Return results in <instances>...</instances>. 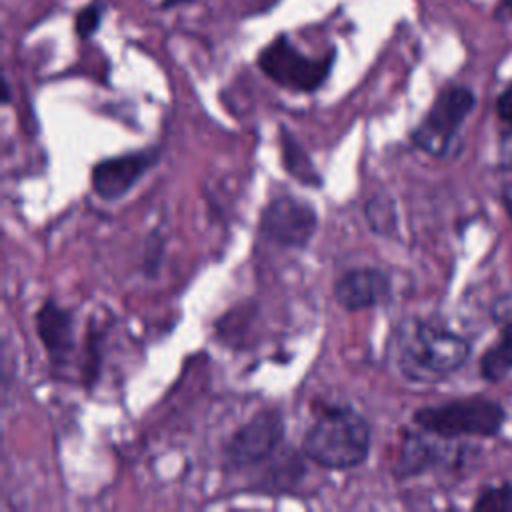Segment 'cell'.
Listing matches in <instances>:
<instances>
[{
    "label": "cell",
    "instance_id": "3957f363",
    "mask_svg": "<svg viewBox=\"0 0 512 512\" xmlns=\"http://www.w3.org/2000/svg\"><path fill=\"white\" fill-rule=\"evenodd\" d=\"M504 420V408L498 402L482 396L422 406L412 416V422L420 430L446 440L462 436H496Z\"/></svg>",
    "mask_w": 512,
    "mask_h": 512
},
{
    "label": "cell",
    "instance_id": "ac0fdd59",
    "mask_svg": "<svg viewBox=\"0 0 512 512\" xmlns=\"http://www.w3.org/2000/svg\"><path fill=\"white\" fill-rule=\"evenodd\" d=\"M504 204H506V210L510 212V216H512V180L506 184V188H504Z\"/></svg>",
    "mask_w": 512,
    "mask_h": 512
},
{
    "label": "cell",
    "instance_id": "8992f818",
    "mask_svg": "<svg viewBox=\"0 0 512 512\" xmlns=\"http://www.w3.org/2000/svg\"><path fill=\"white\" fill-rule=\"evenodd\" d=\"M318 228L312 204L294 196H276L260 216V232L282 248H304Z\"/></svg>",
    "mask_w": 512,
    "mask_h": 512
},
{
    "label": "cell",
    "instance_id": "5bb4252c",
    "mask_svg": "<svg viewBox=\"0 0 512 512\" xmlns=\"http://www.w3.org/2000/svg\"><path fill=\"white\" fill-rule=\"evenodd\" d=\"M364 216L374 234L390 236L392 232H396V206L388 194L380 192L370 196L368 202L364 204Z\"/></svg>",
    "mask_w": 512,
    "mask_h": 512
},
{
    "label": "cell",
    "instance_id": "2e32d148",
    "mask_svg": "<svg viewBox=\"0 0 512 512\" xmlns=\"http://www.w3.org/2000/svg\"><path fill=\"white\" fill-rule=\"evenodd\" d=\"M106 14V4L100 2V0H94L90 4H86L78 14H76V20H74V28H76V34L86 40L90 38L102 24V18Z\"/></svg>",
    "mask_w": 512,
    "mask_h": 512
},
{
    "label": "cell",
    "instance_id": "4fadbf2b",
    "mask_svg": "<svg viewBox=\"0 0 512 512\" xmlns=\"http://www.w3.org/2000/svg\"><path fill=\"white\" fill-rule=\"evenodd\" d=\"M280 152H282V164L284 168L302 184L306 186H320L322 176L316 170L314 162L306 154V150L300 146V142L286 130H282L280 136Z\"/></svg>",
    "mask_w": 512,
    "mask_h": 512
},
{
    "label": "cell",
    "instance_id": "52a82bcc",
    "mask_svg": "<svg viewBox=\"0 0 512 512\" xmlns=\"http://www.w3.org/2000/svg\"><path fill=\"white\" fill-rule=\"evenodd\" d=\"M284 418L278 410H262L242 424L226 444L230 464L250 466L268 458L282 442Z\"/></svg>",
    "mask_w": 512,
    "mask_h": 512
},
{
    "label": "cell",
    "instance_id": "8fae6325",
    "mask_svg": "<svg viewBox=\"0 0 512 512\" xmlns=\"http://www.w3.org/2000/svg\"><path fill=\"white\" fill-rule=\"evenodd\" d=\"M446 460V450L442 444L432 440L430 432H410L404 436L400 446V456L396 464V474L400 478L418 476Z\"/></svg>",
    "mask_w": 512,
    "mask_h": 512
},
{
    "label": "cell",
    "instance_id": "7a4b0ae2",
    "mask_svg": "<svg viewBox=\"0 0 512 512\" xmlns=\"http://www.w3.org/2000/svg\"><path fill=\"white\" fill-rule=\"evenodd\" d=\"M302 450L330 470L360 466L370 452V426L352 406H324L304 434Z\"/></svg>",
    "mask_w": 512,
    "mask_h": 512
},
{
    "label": "cell",
    "instance_id": "7c38bea8",
    "mask_svg": "<svg viewBox=\"0 0 512 512\" xmlns=\"http://www.w3.org/2000/svg\"><path fill=\"white\" fill-rule=\"evenodd\" d=\"M510 372H512V320L504 324L498 340L480 358V374L488 382H500Z\"/></svg>",
    "mask_w": 512,
    "mask_h": 512
},
{
    "label": "cell",
    "instance_id": "44dd1931",
    "mask_svg": "<svg viewBox=\"0 0 512 512\" xmlns=\"http://www.w3.org/2000/svg\"><path fill=\"white\" fill-rule=\"evenodd\" d=\"M504 8L508 14H512V0H504Z\"/></svg>",
    "mask_w": 512,
    "mask_h": 512
},
{
    "label": "cell",
    "instance_id": "9a60e30c",
    "mask_svg": "<svg viewBox=\"0 0 512 512\" xmlns=\"http://www.w3.org/2000/svg\"><path fill=\"white\" fill-rule=\"evenodd\" d=\"M472 508L478 512H512V484L502 482L482 488Z\"/></svg>",
    "mask_w": 512,
    "mask_h": 512
},
{
    "label": "cell",
    "instance_id": "e0dca14e",
    "mask_svg": "<svg viewBox=\"0 0 512 512\" xmlns=\"http://www.w3.org/2000/svg\"><path fill=\"white\" fill-rule=\"evenodd\" d=\"M496 114L502 122L512 124V84L500 92L496 100Z\"/></svg>",
    "mask_w": 512,
    "mask_h": 512
},
{
    "label": "cell",
    "instance_id": "5b68a950",
    "mask_svg": "<svg viewBox=\"0 0 512 512\" xmlns=\"http://www.w3.org/2000/svg\"><path fill=\"white\" fill-rule=\"evenodd\" d=\"M334 64V50L326 56L314 58L294 46V42L280 34L258 54V68L278 86L292 92H314L330 76Z\"/></svg>",
    "mask_w": 512,
    "mask_h": 512
},
{
    "label": "cell",
    "instance_id": "277c9868",
    "mask_svg": "<svg viewBox=\"0 0 512 512\" xmlns=\"http://www.w3.org/2000/svg\"><path fill=\"white\" fill-rule=\"evenodd\" d=\"M474 106L476 96L468 86H446L412 130L414 146L434 158L456 154V136Z\"/></svg>",
    "mask_w": 512,
    "mask_h": 512
},
{
    "label": "cell",
    "instance_id": "d6986e66",
    "mask_svg": "<svg viewBox=\"0 0 512 512\" xmlns=\"http://www.w3.org/2000/svg\"><path fill=\"white\" fill-rule=\"evenodd\" d=\"M194 0H162L164 8H172V6H180V4H190Z\"/></svg>",
    "mask_w": 512,
    "mask_h": 512
},
{
    "label": "cell",
    "instance_id": "ba28073f",
    "mask_svg": "<svg viewBox=\"0 0 512 512\" xmlns=\"http://www.w3.org/2000/svg\"><path fill=\"white\" fill-rule=\"evenodd\" d=\"M158 162V150H138L112 158H104L94 164L90 174L92 190L98 198L112 202L128 194L136 182Z\"/></svg>",
    "mask_w": 512,
    "mask_h": 512
},
{
    "label": "cell",
    "instance_id": "9c48e42d",
    "mask_svg": "<svg viewBox=\"0 0 512 512\" xmlns=\"http://www.w3.org/2000/svg\"><path fill=\"white\" fill-rule=\"evenodd\" d=\"M390 276L380 268H352L344 272L334 284L336 302L348 310L358 312L378 306L390 298Z\"/></svg>",
    "mask_w": 512,
    "mask_h": 512
},
{
    "label": "cell",
    "instance_id": "ffe728a7",
    "mask_svg": "<svg viewBox=\"0 0 512 512\" xmlns=\"http://www.w3.org/2000/svg\"><path fill=\"white\" fill-rule=\"evenodd\" d=\"M2 100H4V104L10 102V86H8L6 80H4V98H2Z\"/></svg>",
    "mask_w": 512,
    "mask_h": 512
},
{
    "label": "cell",
    "instance_id": "30bf717a",
    "mask_svg": "<svg viewBox=\"0 0 512 512\" xmlns=\"http://www.w3.org/2000/svg\"><path fill=\"white\" fill-rule=\"evenodd\" d=\"M36 334L52 362H64L74 350V318L70 310L46 300L34 316Z\"/></svg>",
    "mask_w": 512,
    "mask_h": 512
},
{
    "label": "cell",
    "instance_id": "6da1fadb",
    "mask_svg": "<svg viewBox=\"0 0 512 512\" xmlns=\"http://www.w3.org/2000/svg\"><path fill=\"white\" fill-rule=\"evenodd\" d=\"M394 356L406 380L436 382L468 360L470 342L446 326L408 320L396 334Z\"/></svg>",
    "mask_w": 512,
    "mask_h": 512
}]
</instances>
